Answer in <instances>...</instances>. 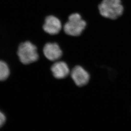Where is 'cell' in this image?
<instances>
[{"instance_id": "2", "label": "cell", "mask_w": 131, "mask_h": 131, "mask_svg": "<svg viewBox=\"0 0 131 131\" xmlns=\"http://www.w3.org/2000/svg\"><path fill=\"white\" fill-rule=\"evenodd\" d=\"M87 23L79 13H72L68 16L67 21L63 25L64 34L72 37L80 36L85 29Z\"/></svg>"}, {"instance_id": "9", "label": "cell", "mask_w": 131, "mask_h": 131, "mask_svg": "<svg viewBox=\"0 0 131 131\" xmlns=\"http://www.w3.org/2000/svg\"><path fill=\"white\" fill-rule=\"evenodd\" d=\"M7 120V117L6 113L0 109V129L4 127L6 125Z\"/></svg>"}, {"instance_id": "1", "label": "cell", "mask_w": 131, "mask_h": 131, "mask_svg": "<svg viewBox=\"0 0 131 131\" xmlns=\"http://www.w3.org/2000/svg\"><path fill=\"white\" fill-rule=\"evenodd\" d=\"M40 50L37 45L27 40L19 44L16 54L21 64L29 66L36 63L40 60Z\"/></svg>"}, {"instance_id": "8", "label": "cell", "mask_w": 131, "mask_h": 131, "mask_svg": "<svg viewBox=\"0 0 131 131\" xmlns=\"http://www.w3.org/2000/svg\"><path fill=\"white\" fill-rule=\"evenodd\" d=\"M11 67L6 61L0 58V83L4 82L11 75Z\"/></svg>"}, {"instance_id": "3", "label": "cell", "mask_w": 131, "mask_h": 131, "mask_svg": "<svg viewBox=\"0 0 131 131\" xmlns=\"http://www.w3.org/2000/svg\"><path fill=\"white\" fill-rule=\"evenodd\" d=\"M100 15L104 17L115 20L124 12L121 0H102L99 5Z\"/></svg>"}, {"instance_id": "6", "label": "cell", "mask_w": 131, "mask_h": 131, "mask_svg": "<svg viewBox=\"0 0 131 131\" xmlns=\"http://www.w3.org/2000/svg\"><path fill=\"white\" fill-rule=\"evenodd\" d=\"M50 71L54 79L61 81L66 79L70 75L71 70L66 61L60 59L51 63Z\"/></svg>"}, {"instance_id": "4", "label": "cell", "mask_w": 131, "mask_h": 131, "mask_svg": "<svg viewBox=\"0 0 131 131\" xmlns=\"http://www.w3.org/2000/svg\"><path fill=\"white\" fill-rule=\"evenodd\" d=\"M45 58L48 62H53L63 57V50L57 42H48L45 44L41 51Z\"/></svg>"}, {"instance_id": "7", "label": "cell", "mask_w": 131, "mask_h": 131, "mask_svg": "<svg viewBox=\"0 0 131 131\" xmlns=\"http://www.w3.org/2000/svg\"><path fill=\"white\" fill-rule=\"evenodd\" d=\"M70 76L74 84L79 87L85 86L89 82V73L81 66H76L71 71Z\"/></svg>"}, {"instance_id": "5", "label": "cell", "mask_w": 131, "mask_h": 131, "mask_svg": "<svg viewBox=\"0 0 131 131\" xmlns=\"http://www.w3.org/2000/svg\"><path fill=\"white\" fill-rule=\"evenodd\" d=\"M42 29L51 36L58 35L62 30L63 24L59 18L54 15H48L45 18Z\"/></svg>"}]
</instances>
